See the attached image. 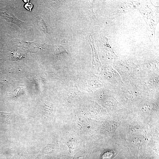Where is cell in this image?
<instances>
[{
    "label": "cell",
    "instance_id": "1",
    "mask_svg": "<svg viewBox=\"0 0 159 159\" xmlns=\"http://www.w3.org/2000/svg\"><path fill=\"white\" fill-rule=\"evenodd\" d=\"M136 1L137 9L139 10L146 23L148 36L155 45V29L159 21V6L153 5L150 1Z\"/></svg>",
    "mask_w": 159,
    "mask_h": 159
},
{
    "label": "cell",
    "instance_id": "2",
    "mask_svg": "<svg viewBox=\"0 0 159 159\" xmlns=\"http://www.w3.org/2000/svg\"><path fill=\"white\" fill-rule=\"evenodd\" d=\"M114 92L117 99L128 102L152 97L139 81L124 83Z\"/></svg>",
    "mask_w": 159,
    "mask_h": 159
},
{
    "label": "cell",
    "instance_id": "3",
    "mask_svg": "<svg viewBox=\"0 0 159 159\" xmlns=\"http://www.w3.org/2000/svg\"><path fill=\"white\" fill-rule=\"evenodd\" d=\"M124 83L139 81L137 65L125 57H115L112 64Z\"/></svg>",
    "mask_w": 159,
    "mask_h": 159
},
{
    "label": "cell",
    "instance_id": "4",
    "mask_svg": "<svg viewBox=\"0 0 159 159\" xmlns=\"http://www.w3.org/2000/svg\"><path fill=\"white\" fill-rule=\"evenodd\" d=\"M100 75L104 86L111 91L114 92L124 84L120 75L111 64L102 66Z\"/></svg>",
    "mask_w": 159,
    "mask_h": 159
},
{
    "label": "cell",
    "instance_id": "5",
    "mask_svg": "<svg viewBox=\"0 0 159 159\" xmlns=\"http://www.w3.org/2000/svg\"><path fill=\"white\" fill-rule=\"evenodd\" d=\"M139 81L149 75L159 74V60L155 59L146 63L137 65Z\"/></svg>",
    "mask_w": 159,
    "mask_h": 159
},
{
    "label": "cell",
    "instance_id": "6",
    "mask_svg": "<svg viewBox=\"0 0 159 159\" xmlns=\"http://www.w3.org/2000/svg\"><path fill=\"white\" fill-rule=\"evenodd\" d=\"M139 81L151 96L159 97V74L149 75Z\"/></svg>",
    "mask_w": 159,
    "mask_h": 159
},
{
    "label": "cell",
    "instance_id": "7",
    "mask_svg": "<svg viewBox=\"0 0 159 159\" xmlns=\"http://www.w3.org/2000/svg\"><path fill=\"white\" fill-rule=\"evenodd\" d=\"M137 9L136 1H123L118 8L110 16V22L117 17Z\"/></svg>",
    "mask_w": 159,
    "mask_h": 159
},
{
    "label": "cell",
    "instance_id": "8",
    "mask_svg": "<svg viewBox=\"0 0 159 159\" xmlns=\"http://www.w3.org/2000/svg\"><path fill=\"white\" fill-rule=\"evenodd\" d=\"M89 34L90 36V37L89 35L90 40L89 43L92 50V64L89 73L90 74L95 75L98 74L100 72V68L101 66V63L94 47L92 32Z\"/></svg>",
    "mask_w": 159,
    "mask_h": 159
},
{
    "label": "cell",
    "instance_id": "9",
    "mask_svg": "<svg viewBox=\"0 0 159 159\" xmlns=\"http://www.w3.org/2000/svg\"><path fill=\"white\" fill-rule=\"evenodd\" d=\"M100 49L104 56L108 60L109 64L112 65L114 58L117 56L110 45L108 39L102 36L100 41Z\"/></svg>",
    "mask_w": 159,
    "mask_h": 159
},
{
    "label": "cell",
    "instance_id": "10",
    "mask_svg": "<svg viewBox=\"0 0 159 159\" xmlns=\"http://www.w3.org/2000/svg\"><path fill=\"white\" fill-rule=\"evenodd\" d=\"M87 82L85 84L87 86V88L91 94H92L95 90L103 88L104 85L99 77L95 75L88 76Z\"/></svg>",
    "mask_w": 159,
    "mask_h": 159
},
{
    "label": "cell",
    "instance_id": "11",
    "mask_svg": "<svg viewBox=\"0 0 159 159\" xmlns=\"http://www.w3.org/2000/svg\"><path fill=\"white\" fill-rule=\"evenodd\" d=\"M65 1L64 0H47L44 1V3L46 6L55 13Z\"/></svg>",
    "mask_w": 159,
    "mask_h": 159
},
{
    "label": "cell",
    "instance_id": "12",
    "mask_svg": "<svg viewBox=\"0 0 159 159\" xmlns=\"http://www.w3.org/2000/svg\"><path fill=\"white\" fill-rule=\"evenodd\" d=\"M94 1L93 0L84 1V5L89 17L94 21H96L98 19L96 17L93 11Z\"/></svg>",
    "mask_w": 159,
    "mask_h": 159
},
{
    "label": "cell",
    "instance_id": "13",
    "mask_svg": "<svg viewBox=\"0 0 159 159\" xmlns=\"http://www.w3.org/2000/svg\"><path fill=\"white\" fill-rule=\"evenodd\" d=\"M37 24L40 30L45 34L48 33V30L46 24L42 18L41 17L37 18Z\"/></svg>",
    "mask_w": 159,
    "mask_h": 159
},
{
    "label": "cell",
    "instance_id": "14",
    "mask_svg": "<svg viewBox=\"0 0 159 159\" xmlns=\"http://www.w3.org/2000/svg\"><path fill=\"white\" fill-rule=\"evenodd\" d=\"M25 92V89L22 87H19L11 93L10 96L14 98L23 95Z\"/></svg>",
    "mask_w": 159,
    "mask_h": 159
},
{
    "label": "cell",
    "instance_id": "15",
    "mask_svg": "<svg viewBox=\"0 0 159 159\" xmlns=\"http://www.w3.org/2000/svg\"><path fill=\"white\" fill-rule=\"evenodd\" d=\"M115 153L112 150H107L104 152L100 159H112L115 155Z\"/></svg>",
    "mask_w": 159,
    "mask_h": 159
},
{
    "label": "cell",
    "instance_id": "16",
    "mask_svg": "<svg viewBox=\"0 0 159 159\" xmlns=\"http://www.w3.org/2000/svg\"><path fill=\"white\" fill-rule=\"evenodd\" d=\"M63 53H66L69 55L68 52L61 45H59L54 51V56L56 57H58L59 54Z\"/></svg>",
    "mask_w": 159,
    "mask_h": 159
},
{
    "label": "cell",
    "instance_id": "17",
    "mask_svg": "<svg viewBox=\"0 0 159 159\" xmlns=\"http://www.w3.org/2000/svg\"><path fill=\"white\" fill-rule=\"evenodd\" d=\"M33 6V5L31 3H28L24 5V7L27 10L31 11L32 9Z\"/></svg>",
    "mask_w": 159,
    "mask_h": 159
}]
</instances>
